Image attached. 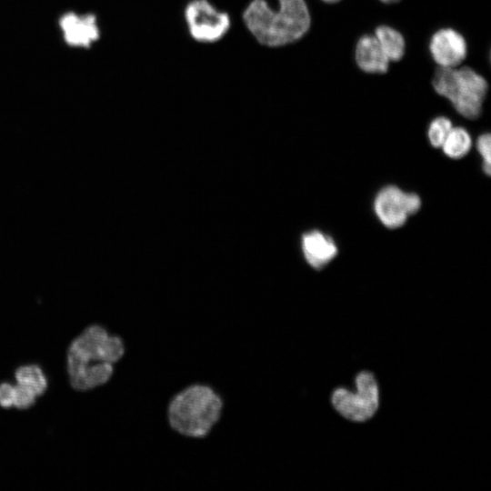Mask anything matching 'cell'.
<instances>
[{
  "label": "cell",
  "instance_id": "obj_1",
  "mask_svg": "<svg viewBox=\"0 0 491 491\" xmlns=\"http://www.w3.org/2000/svg\"><path fill=\"white\" fill-rule=\"evenodd\" d=\"M246 30L261 46L278 49L306 38L312 31L314 16L308 0H249L241 13Z\"/></svg>",
  "mask_w": 491,
  "mask_h": 491
},
{
  "label": "cell",
  "instance_id": "obj_2",
  "mask_svg": "<svg viewBox=\"0 0 491 491\" xmlns=\"http://www.w3.org/2000/svg\"><path fill=\"white\" fill-rule=\"evenodd\" d=\"M223 410L224 399L215 387L204 382H193L172 395L165 407V418L175 434L203 439L219 423Z\"/></svg>",
  "mask_w": 491,
  "mask_h": 491
},
{
  "label": "cell",
  "instance_id": "obj_3",
  "mask_svg": "<svg viewBox=\"0 0 491 491\" xmlns=\"http://www.w3.org/2000/svg\"><path fill=\"white\" fill-rule=\"evenodd\" d=\"M430 85L434 94L446 100L461 117L476 120L481 116L489 92V81L472 65L435 67Z\"/></svg>",
  "mask_w": 491,
  "mask_h": 491
},
{
  "label": "cell",
  "instance_id": "obj_4",
  "mask_svg": "<svg viewBox=\"0 0 491 491\" xmlns=\"http://www.w3.org/2000/svg\"><path fill=\"white\" fill-rule=\"evenodd\" d=\"M126 352L124 337L105 326L93 324L82 331L69 345L66 368L69 378L97 362L119 363Z\"/></svg>",
  "mask_w": 491,
  "mask_h": 491
},
{
  "label": "cell",
  "instance_id": "obj_5",
  "mask_svg": "<svg viewBox=\"0 0 491 491\" xmlns=\"http://www.w3.org/2000/svg\"><path fill=\"white\" fill-rule=\"evenodd\" d=\"M183 18L190 38L200 45H214L230 32V14L210 0H189L183 9Z\"/></svg>",
  "mask_w": 491,
  "mask_h": 491
},
{
  "label": "cell",
  "instance_id": "obj_6",
  "mask_svg": "<svg viewBox=\"0 0 491 491\" xmlns=\"http://www.w3.org/2000/svg\"><path fill=\"white\" fill-rule=\"evenodd\" d=\"M355 391L337 387L331 395L334 408L353 422L372 418L379 406V386L373 373L364 370L355 377Z\"/></svg>",
  "mask_w": 491,
  "mask_h": 491
},
{
  "label": "cell",
  "instance_id": "obj_7",
  "mask_svg": "<svg viewBox=\"0 0 491 491\" xmlns=\"http://www.w3.org/2000/svg\"><path fill=\"white\" fill-rule=\"evenodd\" d=\"M426 52L435 67L452 68L466 63L470 46L459 28L445 25L435 28L426 40Z\"/></svg>",
  "mask_w": 491,
  "mask_h": 491
},
{
  "label": "cell",
  "instance_id": "obj_8",
  "mask_svg": "<svg viewBox=\"0 0 491 491\" xmlns=\"http://www.w3.org/2000/svg\"><path fill=\"white\" fill-rule=\"evenodd\" d=\"M420 196L396 185L381 188L374 200V211L380 223L389 229L403 226L421 207Z\"/></svg>",
  "mask_w": 491,
  "mask_h": 491
},
{
  "label": "cell",
  "instance_id": "obj_9",
  "mask_svg": "<svg viewBox=\"0 0 491 491\" xmlns=\"http://www.w3.org/2000/svg\"><path fill=\"white\" fill-rule=\"evenodd\" d=\"M352 60L361 74L369 76L386 75L392 66L372 32H364L356 37Z\"/></svg>",
  "mask_w": 491,
  "mask_h": 491
},
{
  "label": "cell",
  "instance_id": "obj_10",
  "mask_svg": "<svg viewBox=\"0 0 491 491\" xmlns=\"http://www.w3.org/2000/svg\"><path fill=\"white\" fill-rule=\"evenodd\" d=\"M65 41L71 46L89 47L100 36L96 18L93 15H64L59 22Z\"/></svg>",
  "mask_w": 491,
  "mask_h": 491
},
{
  "label": "cell",
  "instance_id": "obj_11",
  "mask_svg": "<svg viewBox=\"0 0 491 491\" xmlns=\"http://www.w3.org/2000/svg\"><path fill=\"white\" fill-rule=\"evenodd\" d=\"M301 246L306 261L316 270L326 266L338 254L335 240L320 230H311L304 234Z\"/></svg>",
  "mask_w": 491,
  "mask_h": 491
},
{
  "label": "cell",
  "instance_id": "obj_12",
  "mask_svg": "<svg viewBox=\"0 0 491 491\" xmlns=\"http://www.w3.org/2000/svg\"><path fill=\"white\" fill-rule=\"evenodd\" d=\"M372 33L392 65L405 59L408 51V42L401 29L390 23L382 22L373 27Z\"/></svg>",
  "mask_w": 491,
  "mask_h": 491
},
{
  "label": "cell",
  "instance_id": "obj_13",
  "mask_svg": "<svg viewBox=\"0 0 491 491\" xmlns=\"http://www.w3.org/2000/svg\"><path fill=\"white\" fill-rule=\"evenodd\" d=\"M115 371V365L97 362L86 367L75 376L69 378V382L74 389L77 391H87L110 383Z\"/></svg>",
  "mask_w": 491,
  "mask_h": 491
},
{
  "label": "cell",
  "instance_id": "obj_14",
  "mask_svg": "<svg viewBox=\"0 0 491 491\" xmlns=\"http://www.w3.org/2000/svg\"><path fill=\"white\" fill-rule=\"evenodd\" d=\"M472 145L470 132L462 125H454L440 148L447 157L460 159L469 153Z\"/></svg>",
  "mask_w": 491,
  "mask_h": 491
},
{
  "label": "cell",
  "instance_id": "obj_15",
  "mask_svg": "<svg viewBox=\"0 0 491 491\" xmlns=\"http://www.w3.org/2000/svg\"><path fill=\"white\" fill-rule=\"evenodd\" d=\"M14 376L16 384L29 387L37 396H43L47 390V377L38 365L21 366L15 369Z\"/></svg>",
  "mask_w": 491,
  "mask_h": 491
},
{
  "label": "cell",
  "instance_id": "obj_16",
  "mask_svg": "<svg viewBox=\"0 0 491 491\" xmlns=\"http://www.w3.org/2000/svg\"><path fill=\"white\" fill-rule=\"evenodd\" d=\"M453 126V121L446 115L433 117L426 129L429 144L435 148H440Z\"/></svg>",
  "mask_w": 491,
  "mask_h": 491
},
{
  "label": "cell",
  "instance_id": "obj_17",
  "mask_svg": "<svg viewBox=\"0 0 491 491\" xmlns=\"http://www.w3.org/2000/svg\"><path fill=\"white\" fill-rule=\"evenodd\" d=\"M37 397V395L29 387L15 384L14 386L13 407L26 410L35 405Z\"/></svg>",
  "mask_w": 491,
  "mask_h": 491
},
{
  "label": "cell",
  "instance_id": "obj_18",
  "mask_svg": "<svg viewBox=\"0 0 491 491\" xmlns=\"http://www.w3.org/2000/svg\"><path fill=\"white\" fill-rule=\"evenodd\" d=\"M476 147L482 158L483 172L490 175L491 174V135L488 132L478 135L476 141Z\"/></svg>",
  "mask_w": 491,
  "mask_h": 491
},
{
  "label": "cell",
  "instance_id": "obj_19",
  "mask_svg": "<svg viewBox=\"0 0 491 491\" xmlns=\"http://www.w3.org/2000/svg\"><path fill=\"white\" fill-rule=\"evenodd\" d=\"M14 386L9 382L0 384V406L2 408H11L14 403Z\"/></svg>",
  "mask_w": 491,
  "mask_h": 491
},
{
  "label": "cell",
  "instance_id": "obj_20",
  "mask_svg": "<svg viewBox=\"0 0 491 491\" xmlns=\"http://www.w3.org/2000/svg\"><path fill=\"white\" fill-rule=\"evenodd\" d=\"M378 3H380L383 5H396L402 2V0H376Z\"/></svg>",
  "mask_w": 491,
  "mask_h": 491
},
{
  "label": "cell",
  "instance_id": "obj_21",
  "mask_svg": "<svg viewBox=\"0 0 491 491\" xmlns=\"http://www.w3.org/2000/svg\"><path fill=\"white\" fill-rule=\"evenodd\" d=\"M318 1L326 5H336L343 2L344 0H318Z\"/></svg>",
  "mask_w": 491,
  "mask_h": 491
}]
</instances>
